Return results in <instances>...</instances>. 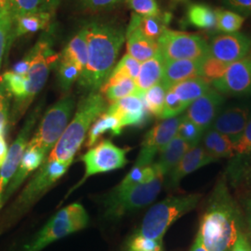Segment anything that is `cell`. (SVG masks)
<instances>
[{
    "label": "cell",
    "mask_w": 251,
    "mask_h": 251,
    "mask_svg": "<svg viewBox=\"0 0 251 251\" xmlns=\"http://www.w3.org/2000/svg\"><path fill=\"white\" fill-rule=\"evenodd\" d=\"M205 131L188 119L186 116H182L177 135L189 144L190 148H195L200 144Z\"/></svg>",
    "instance_id": "obj_37"
},
{
    "label": "cell",
    "mask_w": 251,
    "mask_h": 251,
    "mask_svg": "<svg viewBox=\"0 0 251 251\" xmlns=\"http://www.w3.org/2000/svg\"><path fill=\"white\" fill-rule=\"evenodd\" d=\"M100 91L105 95V98L111 103L139 93L135 80L116 74H111L109 75L107 80L100 87Z\"/></svg>",
    "instance_id": "obj_25"
},
{
    "label": "cell",
    "mask_w": 251,
    "mask_h": 251,
    "mask_svg": "<svg viewBox=\"0 0 251 251\" xmlns=\"http://www.w3.org/2000/svg\"><path fill=\"white\" fill-rule=\"evenodd\" d=\"M251 108L246 104H233L221 110L211 128L229 137L233 144L243 134L251 116Z\"/></svg>",
    "instance_id": "obj_16"
},
{
    "label": "cell",
    "mask_w": 251,
    "mask_h": 251,
    "mask_svg": "<svg viewBox=\"0 0 251 251\" xmlns=\"http://www.w3.org/2000/svg\"><path fill=\"white\" fill-rule=\"evenodd\" d=\"M208 46L211 56L230 64L248 57L251 52V38L239 32L222 34L212 38Z\"/></svg>",
    "instance_id": "obj_14"
},
{
    "label": "cell",
    "mask_w": 251,
    "mask_h": 251,
    "mask_svg": "<svg viewBox=\"0 0 251 251\" xmlns=\"http://www.w3.org/2000/svg\"><path fill=\"white\" fill-rule=\"evenodd\" d=\"M62 58L75 63L81 74L85 70L88 63V44L84 29L73 37L66 45L62 53Z\"/></svg>",
    "instance_id": "obj_30"
},
{
    "label": "cell",
    "mask_w": 251,
    "mask_h": 251,
    "mask_svg": "<svg viewBox=\"0 0 251 251\" xmlns=\"http://www.w3.org/2000/svg\"><path fill=\"white\" fill-rule=\"evenodd\" d=\"M47 152L40 149L34 144H27L26 148L23 154L22 160L19 165L18 170L14 174L12 180L7 187L4 197L3 204L9 199V197L20 187V185L25 181V179L33 172L38 169L47 159Z\"/></svg>",
    "instance_id": "obj_18"
},
{
    "label": "cell",
    "mask_w": 251,
    "mask_h": 251,
    "mask_svg": "<svg viewBox=\"0 0 251 251\" xmlns=\"http://www.w3.org/2000/svg\"><path fill=\"white\" fill-rule=\"evenodd\" d=\"M30 63H31V60H30L29 55L27 54L23 60H21L19 63L14 65V67L12 69V72L15 73L17 75H25L29 71Z\"/></svg>",
    "instance_id": "obj_49"
},
{
    "label": "cell",
    "mask_w": 251,
    "mask_h": 251,
    "mask_svg": "<svg viewBox=\"0 0 251 251\" xmlns=\"http://www.w3.org/2000/svg\"><path fill=\"white\" fill-rule=\"evenodd\" d=\"M217 161V159L208 154L203 146L198 145L190 149L178 165L171 172V183L172 186H177L179 181L190 173L195 172L206 165Z\"/></svg>",
    "instance_id": "obj_20"
},
{
    "label": "cell",
    "mask_w": 251,
    "mask_h": 251,
    "mask_svg": "<svg viewBox=\"0 0 251 251\" xmlns=\"http://www.w3.org/2000/svg\"><path fill=\"white\" fill-rule=\"evenodd\" d=\"M167 91V88L159 82L144 92L143 98L148 113L161 118Z\"/></svg>",
    "instance_id": "obj_33"
},
{
    "label": "cell",
    "mask_w": 251,
    "mask_h": 251,
    "mask_svg": "<svg viewBox=\"0 0 251 251\" xmlns=\"http://www.w3.org/2000/svg\"><path fill=\"white\" fill-rule=\"evenodd\" d=\"M71 163L46 160L22 192L8 219L16 218L34 205L68 170Z\"/></svg>",
    "instance_id": "obj_9"
},
{
    "label": "cell",
    "mask_w": 251,
    "mask_h": 251,
    "mask_svg": "<svg viewBox=\"0 0 251 251\" xmlns=\"http://www.w3.org/2000/svg\"><path fill=\"white\" fill-rule=\"evenodd\" d=\"M224 103L225 97L223 94L215 89H211L189 105L185 116L206 132L211 127Z\"/></svg>",
    "instance_id": "obj_15"
},
{
    "label": "cell",
    "mask_w": 251,
    "mask_h": 251,
    "mask_svg": "<svg viewBox=\"0 0 251 251\" xmlns=\"http://www.w3.org/2000/svg\"><path fill=\"white\" fill-rule=\"evenodd\" d=\"M106 109L104 98L100 93L90 92L81 100L71 122L46 160L72 163L75 154L85 142L90 126Z\"/></svg>",
    "instance_id": "obj_3"
},
{
    "label": "cell",
    "mask_w": 251,
    "mask_h": 251,
    "mask_svg": "<svg viewBox=\"0 0 251 251\" xmlns=\"http://www.w3.org/2000/svg\"><path fill=\"white\" fill-rule=\"evenodd\" d=\"M249 224V232H248V238H249V241H250V244H251V223H248Z\"/></svg>",
    "instance_id": "obj_55"
},
{
    "label": "cell",
    "mask_w": 251,
    "mask_h": 251,
    "mask_svg": "<svg viewBox=\"0 0 251 251\" xmlns=\"http://www.w3.org/2000/svg\"><path fill=\"white\" fill-rule=\"evenodd\" d=\"M182 117H172L162 120L145 135L142 149L137 158V164L149 166L162 149L177 136Z\"/></svg>",
    "instance_id": "obj_11"
},
{
    "label": "cell",
    "mask_w": 251,
    "mask_h": 251,
    "mask_svg": "<svg viewBox=\"0 0 251 251\" xmlns=\"http://www.w3.org/2000/svg\"><path fill=\"white\" fill-rule=\"evenodd\" d=\"M125 0H79L81 6L87 10L100 11L113 9Z\"/></svg>",
    "instance_id": "obj_45"
},
{
    "label": "cell",
    "mask_w": 251,
    "mask_h": 251,
    "mask_svg": "<svg viewBox=\"0 0 251 251\" xmlns=\"http://www.w3.org/2000/svg\"><path fill=\"white\" fill-rule=\"evenodd\" d=\"M188 107L171 89L167 91L161 119L176 117Z\"/></svg>",
    "instance_id": "obj_39"
},
{
    "label": "cell",
    "mask_w": 251,
    "mask_h": 251,
    "mask_svg": "<svg viewBox=\"0 0 251 251\" xmlns=\"http://www.w3.org/2000/svg\"><path fill=\"white\" fill-rule=\"evenodd\" d=\"M213 87L222 94L243 97L251 95V58L230 63L225 75L212 82Z\"/></svg>",
    "instance_id": "obj_12"
},
{
    "label": "cell",
    "mask_w": 251,
    "mask_h": 251,
    "mask_svg": "<svg viewBox=\"0 0 251 251\" xmlns=\"http://www.w3.org/2000/svg\"><path fill=\"white\" fill-rule=\"evenodd\" d=\"M126 39L127 54L141 63L159 53L157 41L144 36L136 27L130 25L126 31Z\"/></svg>",
    "instance_id": "obj_21"
},
{
    "label": "cell",
    "mask_w": 251,
    "mask_h": 251,
    "mask_svg": "<svg viewBox=\"0 0 251 251\" xmlns=\"http://www.w3.org/2000/svg\"><path fill=\"white\" fill-rule=\"evenodd\" d=\"M203 147L208 154L216 159L232 156L234 152V144L232 140L211 127L204 134Z\"/></svg>",
    "instance_id": "obj_27"
},
{
    "label": "cell",
    "mask_w": 251,
    "mask_h": 251,
    "mask_svg": "<svg viewBox=\"0 0 251 251\" xmlns=\"http://www.w3.org/2000/svg\"><path fill=\"white\" fill-rule=\"evenodd\" d=\"M247 213H248V223L251 224V198L247 202Z\"/></svg>",
    "instance_id": "obj_53"
},
{
    "label": "cell",
    "mask_w": 251,
    "mask_h": 251,
    "mask_svg": "<svg viewBox=\"0 0 251 251\" xmlns=\"http://www.w3.org/2000/svg\"><path fill=\"white\" fill-rule=\"evenodd\" d=\"M164 65L165 61L159 53L141 63L140 72L135 80L139 93L144 94L146 90L161 82Z\"/></svg>",
    "instance_id": "obj_23"
},
{
    "label": "cell",
    "mask_w": 251,
    "mask_h": 251,
    "mask_svg": "<svg viewBox=\"0 0 251 251\" xmlns=\"http://www.w3.org/2000/svg\"><path fill=\"white\" fill-rule=\"evenodd\" d=\"M187 21L191 25L198 29L210 30L216 27V10L206 4H192L187 10Z\"/></svg>",
    "instance_id": "obj_31"
},
{
    "label": "cell",
    "mask_w": 251,
    "mask_h": 251,
    "mask_svg": "<svg viewBox=\"0 0 251 251\" xmlns=\"http://www.w3.org/2000/svg\"><path fill=\"white\" fill-rule=\"evenodd\" d=\"M83 29L88 44V63L78 81L85 90L95 92L114 70L126 33L121 27L104 23H91Z\"/></svg>",
    "instance_id": "obj_1"
},
{
    "label": "cell",
    "mask_w": 251,
    "mask_h": 251,
    "mask_svg": "<svg viewBox=\"0 0 251 251\" xmlns=\"http://www.w3.org/2000/svg\"><path fill=\"white\" fill-rule=\"evenodd\" d=\"M228 66V63H224L209 54L202 62L200 77L210 84L221 78L225 75Z\"/></svg>",
    "instance_id": "obj_36"
},
{
    "label": "cell",
    "mask_w": 251,
    "mask_h": 251,
    "mask_svg": "<svg viewBox=\"0 0 251 251\" xmlns=\"http://www.w3.org/2000/svg\"><path fill=\"white\" fill-rule=\"evenodd\" d=\"M126 153L125 149L117 147L110 141H102L100 143L81 157V160L85 164L86 171L84 177L74 189L80 186L86 179L93 175L116 171L125 167L127 163Z\"/></svg>",
    "instance_id": "obj_10"
},
{
    "label": "cell",
    "mask_w": 251,
    "mask_h": 251,
    "mask_svg": "<svg viewBox=\"0 0 251 251\" xmlns=\"http://www.w3.org/2000/svg\"><path fill=\"white\" fill-rule=\"evenodd\" d=\"M128 7L140 16H157L161 14L156 0H125Z\"/></svg>",
    "instance_id": "obj_41"
},
{
    "label": "cell",
    "mask_w": 251,
    "mask_h": 251,
    "mask_svg": "<svg viewBox=\"0 0 251 251\" xmlns=\"http://www.w3.org/2000/svg\"><path fill=\"white\" fill-rule=\"evenodd\" d=\"M170 22V14H160L157 16H140L136 13L131 15L129 25L136 27L144 36L157 41Z\"/></svg>",
    "instance_id": "obj_26"
},
{
    "label": "cell",
    "mask_w": 251,
    "mask_h": 251,
    "mask_svg": "<svg viewBox=\"0 0 251 251\" xmlns=\"http://www.w3.org/2000/svg\"><path fill=\"white\" fill-rule=\"evenodd\" d=\"M205 59V58H204ZM176 60L165 62L161 83L169 90L179 82L200 77L203 60Z\"/></svg>",
    "instance_id": "obj_19"
},
{
    "label": "cell",
    "mask_w": 251,
    "mask_h": 251,
    "mask_svg": "<svg viewBox=\"0 0 251 251\" xmlns=\"http://www.w3.org/2000/svg\"><path fill=\"white\" fill-rule=\"evenodd\" d=\"M39 116V108L34 111L25 122L17 139L9 148L6 160L0 169V208L3 206V197L9 179H12L18 170L23 154L28 144V140Z\"/></svg>",
    "instance_id": "obj_13"
},
{
    "label": "cell",
    "mask_w": 251,
    "mask_h": 251,
    "mask_svg": "<svg viewBox=\"0 0 251 251\" xmlns=\"http://www.w3.org/2000/svg\"><path fill=\"white\" fill-rule=\"evenodd\" d=\"M122 128L123 126L121 125L119 119L105 111L90 126L86 145L88 147L93 146L98 142L100 137L106 132H111L113 136H117L121 133Z\"/></svg>",
    "instance_id": "obj_28"
},
{
    "label": "cell",
    "mask_w": 251,
    "mask_h": 251,
    "mask_svg": "<svg viewBox=\"0 0 251 251\" xmlns=\"http://www.w3.org/2000/svg\"><path fill=\"white\" fill-rule=\"evenodd\" d=\"M239 228L238 211L222 191L206 211L199 230L207 251H230L241 233Z\"/></svg>",
    "instance_id": "obj_2"
},
{
    "label": "cell",
    "mask_w": 251,
    "mask_h": 251,
    "mask_svg": "<svg viewBox=\"0 0 251 251\" xmlns=\"http://www.w3.org/2000/svg\"><path fill=\"white\" fill-rule=\"evenodd\" d=\"M190 149L189 144L177 135L159 152L158 160L152 163L155 171L163 177L170 174Z\"/></svg>",
    "instance_id": "obj_22"
},
{
    "label": "cell",
    "mask_w": 251,
    "mask_h": 251,
    "mask_svg": "<svg viewBox=\"0 0 251 251\" xmlns=\"http://www.w3.org/2000/svg\"><path fill=\"white\" fill-rule=\"evenodd\" d=\"M225 5L241 15H251V0H224Z\"/></svg>",
    "instance_id": "obj_47"
},
{
    "label": "cell",
    "mask_w": 251,
    "mask_h": 251,
    "mask_svg": "<svg viewBox=\"0 0 251 251\" xmlns=\"http://www.w3.org/2000/svg\"><path fill=\"white\" fill-rule=\"evenodd\" d=\"M200 199L198 195L171 197L152 206L146 213L137 234L162 242L164 234L173 223L193 210Z\"/></svg>",
    "instance_id": "obj_4"
},
{
    "label": "cell",
    "mask_w": 251,
    "mask_h": 251,
    "mask_svg": "<svg viewBox=\"0 0 251 251\" xmlns=\"http://www.w3.org/2000/svg\"><path fill=\"white\" fill-rule=\"evenodd\" d=\"M232 251H251V244L248 236L245 233H239L236 241L233 246Z\"/></svg>",
    "instance_id": "obj_48"
},
{
    "label": "cell",
    "mask_w": 251,
    "mask_h": 251,
    "mask_svg": "<svg viewBox=\"0 0 251 251\" xmlns=\"http://www.w3.org/2000/svg\"><path fill=\"white\" fill-rule=\"evenodd\" d=\"M80 75V70L75 63L60 58V63L58 67V79L62 90L64 91L69 90L73 84L79 79Z\"/></svg>",
    "instance_id": "obj_38"
},
{
    "label": "cell",
    "mask_w": 251,
    "mask_h": 251,
    "mask_svg": "<svg viewBox=\"0 0 251 251\" xmlns=\"http://www.w3.org/2000/svg\"><path fill=\"white\" fill-rule=\"evenodd\" d=\"M190 251H207L204 243H203V240H202V236H201L199 232H198L197 238H196L195 243H194V245H193V247H192Z\"/></svg>",
    "instance_id": "obj_52"
},
{
    "label": "cell",
    "mask_w": 251,
    "mask_h": 251,
    "mask_svg": "<svg viewBox=\"0 0 251 251\" xmlns=\"http://www.w3.org/2000/svg\"><path fill=\"white\" fill-rule=\"evenodd\" d=\"M7 1L8 0H0V11H3L4 9H6Z\"/></svg>",
    "instance_id": "obj_54"
},
{
    "label": "cell",
    "mask_w": 251,
    "mask_h": 251,
    "mask_svg": "<svg viewBox=\"0 0 251 251\" xmlns=\"http://www.w3.org/2000/svg\"><path fill=\"white\" fill-rule=\"evenodd\" d=\"M128 251H162V242L135 234L128 244Z\"/></svg>",
    "instance_id": "obj_43"
},
{
    "label": "cell",
    "mask_w": 251,
    "mask_h": 251,
    "mask_svg": "<svg viewBox=\"0 0 251 251\" xmlns=\"http://www.w3.org/2000/svg\"><path fill=\"white\" fill-rule=\"evenodd\" d=\"M216 15V30L222 34L237 33L241 29L245 21L243 15L233 10L217 9Z\"/></svg>",
    "instance_id": "obj_34"
},
{
    "label": "cell",
    "mask_w": 251,
    "mask_h": 251,
    "mask_svg": "<svg viewBox=\"0 0 251 251\" xmlns=\"http://www.w3.org/2000/svg\"><path fill=\"white\" fill-rule=\"evenodd\" d=\"M50 19L51 15L50 13L41 11L14 20L11 28L9 46L14 38L48 29L50 24Z\"/></svg>",
    "instance_id": "obj_24"
},
{
    "label": "cell",
    "mask_w": 251,
    "mask_h": 251,
    "mask_svg": "<svg viewBox=\"0 0 251 251\" xmlns=\"http://www.w3.org/2000/svg\"><path fill=\"white\" fill-rule=\"evenodd\" d=\"M60 2L61 0H44V12H48L52 16Z\"/></svg>",
    "instance_id": "obj_50"
},
{
    "label": "cell",
    "mask_w": 251,
    "mask_h": 251,
    "mask_svg": "<svg viewBox=\"0 0 251 251\" xmlns=\"http://www.w3.org/2000/svg\"><path fill=\"white\" fill-rule=\"evenodd\" d=\"M6 9L14 21L28 14L44 12V0H8Z\"/></svg>",
    "instance_id": "obj_35"
},
{
    "label": "cell",
    "mask_w": 251,
    "mask_h": 251,
    "mask_svg": "<svg viewBox=\"0 0 251 251\" xmlns=\"http://www.w3.org/2000/svg\"><path fill=\"white\" fill-rule=\"evenodd\" d=\"M10 94L6 90L0 78V135H3L9 121V100Z\"/></svg>",
    "instance_id": "obj_44"
},
{
    "label": "cell",
    "mask_w": 251,
    "mask_h": 251,
    "mask_svg": "<svg viewBox=\"0 0 251 251\" xmlns=\"http://www.w3.org/2000/svg\"><path fill=\"white\" fill-rule=\"evenodd\" d=\"M156 175H158V173L155 171L152 164L149 166H145V165L136 163L132 170L126 176L125 179H123L111 193L113 194L123 193L128 189L134 187L136 185L151 180Z\"/></svg>",
    "instance_id": "obj_32"
},
{
    "label": "cell",
    "mask_w": 251,
    "mask_h": 251,
    "mask_svg": "<svg viewBox=\"0 0 251 251\" xmlns=\"http://www.w3.org/2000/svg\"><path fill=\"white\" fill-rule=\"evenodd\" d=\"M1 12H2V11H0V13H1Z\"/></svg>",
    "instance_id": "obj_56"
},
{
    "label": "cell",
    "mask_w": 251,
    "mask_h": 251,
    "mask_svg": "<svg viewBox=\"0 0 251 251\" xmlns=\"http://www.w3.org/2000/svg\"><path fill=\"white\" fill-rule=\"evenodd\" d=\"M106 111L117 117L123 127L126 126H143L148 116L143 94L141 93L118 100L116 102L111 103Z\"/></svg>",
    "instance_id": "obj_17"
},
{
    "label": "cell",
    "mask_w": 251,
    "mask_h": 251,
    "mask_svg": "<svg viewBox=\"0 0 251 251\" xmlns=\"http://www.w3.org/2000/svg\"><path fill=\"white\" fill-rule=\"evenodd\" d=\"M88 223L89 216L83 206L69 205L54 215L22 251H41L54 241L84 229Z\"/></svg>",
    "instance_id": "obj_5"
},
{
    "label": "cell",
    "mask_w": 251,
    "mask_h": 251,
    "mask_svg": "<svg viewBox=\"0 0 251 251\" xmlns=\"http://www.w3.org/2000/svg\"><path fill=\"white\" fill-rule=\"evenodd\" d=\"M171 90L189 107L193 101L206 94L211 88L209 83L203 78L196 77L179 82L171 87Z\"/></svg>",
    "instance_id": "obj_29"
},
{
    "label": "cell",
    "mask_w": 251,
    "mask_h": 251,
    "mask_svg": "<svg viewBox=\"0 0 251 251\" xmlns=\"http://www.w3.org/2000/svg\"><path fill=\"white\" fill-rule=\"evenodd\" d=\"M234 151L239 153H251V112L243 134L234 144Z\"/></svg>",
    "instance_id": "obj_46"
},
{
    "label": "cell",
    "mask_w": 251,
    "mask_h": 251,
    "mask_svg": "<svg viewBox=\"0 0 251 251\" xmlns=\"http://www.w3.org/2000/svg\"><path fill=\"white\" fill-rule=\"evenodd\" d=\"M140 68L141 63L135 60L134 58H132L128 54H126L121 59V61L117 63L111 74H117L136 80L140 72Z\"/></svg>",
    "instance_id": "obj_40"
},
{
    "label": "cell",
    "mask_w": 251,
    "mask_h": 251,
    "mask_svg": "<svg viewBox=\"0 0 251 251\" xmlns=\"http://www.w3.org/2000/svg\"><path fill=\"white\" fill-rule=\"evenodd\" d=\"M8 152H9V150H8V147H7L6 141L4 139V136L0 135V169H1L2 165L4 164L5 160H6Z\"/></svg>",
    "instance_id": "obj_51"
},
{
    "label": "cell",
    "mask_w": 251,
    "mask_h": 251,
    "mask_svg": "<svg viewBox=\"0 0 251 251\" xmlns=\"http://www.w3.org/2000/svg\"><path fill=\"white\" fill-rule=\"evenodd\" d=\"M13 21L8 10L5 9L0 13V64L5 53L6 48L9 47L10 34Z\"/></svg>",
    "instance_id": "obj_42"
},
{
    "label": "cell",
    "mask_w": 251,
    "mask_h": 251,
    "mask_svg": "<svg viewBox=\"0 0 251 251\" xmlns=\"http://www.w3.org/2000/svg\"><path fill=\"white\" fill-rule=\"evenodd\" d=\"M75 109V100L65 97L50 108L42 117L35 136L29 141L47 153L52 150L68 126Z\"/></svg>",
    "instance_id": "obj_8"
},
{
    "label": "cell",
    "mask_w": 251,
    "mask_h": 251,
    "mask_svg": "<svg viewBox=\"0 0 251 251\" xmlns=\"http://www.w3.org/2000/svg\"><path fill=\"white\" fill-rule=\"evenodd\" d=\"M164 177L158 174L148 180L123 193H110L103 202L104 215L108 219L116 220L151 204L160 193Z\"/></svg>",
    "instance_id": "obj_6"
},
{
    "label": "cell",
    "mask_w": 251,
    "mask_h": 251,
    "mask_svg": "<svg viewBox=\"0 0 251 251\" xmlns=\"http://www.w3.org/2000/svg\"><path fill=\"white\" fill-rule=\"evenodd\" d=\"M159 54L165 62L202 60L208 56L209 46L202 36L166 29L157 40Z\"/></svg>",
    "instance_id": "obj_7"
}]
</instances>
